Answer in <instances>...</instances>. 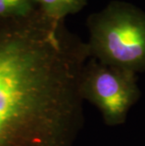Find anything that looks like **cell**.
Here are the masks:
<instances>
[{
    "label": "cell",
    "instance_id": "1",
    "mask_svg": "<svg viewBox=\"0 0 145 146\" xmlns=\"http://www.w3.org/2000/svg\"><path fill=\"white\" fill-rule=\"evenodd\" d=\"M87 45L42 14L0 21V146H73Z\"/></svg>",
    "mask_w": 145,
    "mask_h": 146
},
{
    "label": "cell",
    "instance_id": "2",
    "mask_svg": "<svg viewBox=\"0 0 145 146\" xmlns=\"http://www.w3.org/2000/svg\"><path fill=\"white\" fill-rule=\"evenodd\" d=\"M89 55L105 65L145 71V15L133 10L111 8L89 23Z\"/></svg>",
    "mask_w": 145,
    "mask_h": 146
},
{
    "label": "cell",
    "instance_id": "3",
    "mask_svg": "<svg viewBox=\"0 0 145 146\" xmlns=\"http://www.w3.org/2000/svg\"><path fill=\"white\" fill-rule=\"evenodd\" d=\"M79 92L83 101L95 106L109 126L122 125L141 95L137 74L97 60L84 66Z\"/></svg>",
    "mask_w": 145,
    "mask_h": 146
},
{
    "label": "cell",
    "instance_id": "4",
    "mask_svg": "<svg viewBox=\"0 0 145 146\" xmlns=\"http://www.w3.org/2000/svg\"><path fill=\"white\" fill-rule=\"evenodd\" d=\"M42 10V14L52 21L60 22L66 15L78 11L85 0H35Z\"/></svg>",
    "mask_w": 145,
    "mask_h": 146
},
{
    "label": "cell",
    "instance_id": "5",
    "mask_svg": "<svg viewBox=\"0 0 145 146\" xmlns=\"http://www.w3.org/2000/svg\"><path fill=\"white\" fill-rule=\"evenodd\" d=\"M35 6V0H0V21L32 16Z\"/></svg>",
    "mask_w": 145,
    "mask_h": 146
}]
</instances>
